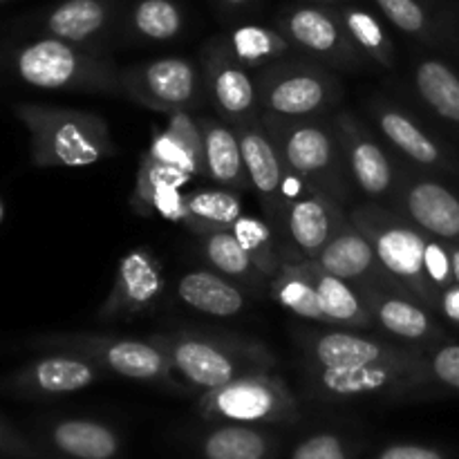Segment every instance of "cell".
I'll use <instances>...</instances> for the list:
<instances>
[{
	"label": "cell",
	"mask_w": 459,
	"mask_h": 459,
	"mask_svg": "<svg viewBox=\"0 0 459 459\" xmlns=\"http://www.w3.org/2000/svg\"><path fill=\"white\" fill-rule=\"evenodd\" d=\"M121 90L148 110L170 115L202 106L206 99L200 65L184 56L134 63L121 70Z\"/></svg>",
	"instance_id": "11"
},
{
	"label": "cell",
	"mask_w": 459,
	"mask_h": 459,
	"mask_svg": "<svg viewBox=\"0 0 459 459\" xmlns=\"http://www.w3.org/2000/svg\"><path fill=\"white\" fill-rule=\"evenodd\" d=\"M0 3H7V0H0Z\"/></svg>",
	"instance_id": "53"
},
{
	"label": "cell",
	"mask_w": 459,
	"mask_h": 459,
	"mask_svg": "<svg viewBox=\"0 0 459 459\" xmlns=\"http://www.w3.org/2000/svg\"><path fill=\"white\" fill-rule=\"evenodd\" d=\"M303 3H316V4H332V7H336V4H343V3H352V0H303Z\"/></svg>",
	"instance_id": "50"
},
{
	"label": "cell",
	"mask_w": 459,
	"mask_h": 459,
	"mask_svg": "<svg viewBox=\"0 0 459 459\" xmlns=\"http://www.w3.org/2000/svg\"><path fill=\"white\" fill-rule=\"evenodd\" d=\"M375 459H451L446 451L426 444H390Z\"/></svg>",
	"instance_id": "45"
},
{
	"label": "cell",
	"mask_w": 459,
	"mask_h": 459,
	"mask_svg": "<svg viewBox=\"0 0 459 459\" xmlns=\"http://www.w3.org/2000/svg\"><path fill=\"white\" fill-rule=\"evenodd\" d=\"M260 121L281 152L285 169L294 178L334 197L339 204L352 200L354 184L332 117L290 119L260 112Z\"/></svg>",
	"instance_id": "3"
},
{
	"label": "cell",
	"mask_w": 459,
	"mask_h": 459,
	"mask_svg": "<svg viewBox=\"0 0 459 459\" xmlns=\"http://www.w3.org/2000/svg\"><path fill=\"white\" fill-rule=\"evenodd\" d=\"M273 437L258 426L215 424L200 439L204 459H272Z\"/></svg>",
	"instance_id": "31"
},
{
	"label": "cell",
	"mask_w": 459,
	"mask_h": 459,
	"mask_svg": "<svg viewBox=\"0 0 459 459\" xmlns=\"http://www.w3.org/2000/svg\"><path fill=\"white\" fill-rule=\"evenodd\" d=\"M178 299L186 307L215 318L238 316L249 300L240 282L222 276L220 272H204V269H195L179 278Z\"/></svg>",
	"instance_id": "24"
},
{
	"label": "cell",
	"mask_w": 459,
	"mask_h": 459,
	"mask_svg": "<svg viewBox=\"0 0 459 459\" xmlns=\"http://www.w3.org/2000/svg\"><path fill=\"white\" fill-rule=\"evenodd\" d=\"M231 231L240 240V245L249 251V255L258 264L260 272L267 278H272L282 264V260H285L281 251H278L276 229L272 227V222H264V220L254 218V215L242 213L231 227Z\"/></svg>",
	"instance_id": "39"
},
{
	"label": "cell",
	"mask_w": 459,
	"mask_h": 459,
	"mask_svg": "<svg viewBox=\"0 0 459 459\" xmlns=\"http://www.w3.org/2000/svg\"><path fill=\"white\" fill-rule=\"evenodd\" d=\"M368 112L375 119L381 137L415 169L442 178H459V152L455 146L426 128L412 112L388 99H370Z\"/></svg>",
	"instance_id": "12"
},
{
	"label": "cell",
	"mask_w": 459,
	"mask_h": 459,
	"mask_svg": "<svg viewBox=\"0 0 459 459\" xmlns=\"http://www.w3.org/2000/svg\"><path fill=\"white\" fill-rule=\"evenodd\" d=\"M0 215H3V206H0Z\"/></svg>",
	"instance_id": "51"
},
{
	"label": "cell",
	"mask_w": 459,
	"mask_h": 459,
	"mask_svg": "<svg viewBox=\"0 0 459 459\" xmlns=\"http://www.w3.org/2000/svg\"><path fill=\"white\" fill-rule=\"evenodd\" d=\"M200 247L206 263L222 276L231 278L249 290H260L264 285L269 287V278L260 272L258 264L254 263L249 251L240 245V240L233 236L231 229L200 236Z\"/></svg>",
	"instance_id": "33"
},
{
	"label": "cell",
	"mask_w": 459,
	"mask_h": 459,
	"mask_svg": "<svg viewBox=\"0 0 459 459\" xmlns=\"http://www.w3.org/2000/svg\"><path fill=\"white\" fill-rule=\"evenodd\" d=\"M224 36H227V43L231 48L233 56L242 65L255 72L281 61V58H287V54L294 49L290 40L276 30V25L247 22V25L233 27Z\"/></svg>",
	"instance_id": "35"
},
{
	"label": "cell",
	"mask_w": 459,
	"mask_h": 459,
	"mask_svg": "<svg viewBox=\"0 0 459 459\" xmlns=\"http://www.w3.org/2000/svg\"><path fill=\"white\" fill-rule=\"evenodd\" d=\"M415 345H394L379 336H366L352 330L309 332L303 339L305 368H350L381 359L402 357Z\"/></svg>",
	"instance_id": "22"
},
{
	"label": "cell",
	"mask_w": 459,
	"mask_h": 459,
	"mask_svg": "<svg viewBox=\"0 0 459 459\" xmlns=\"http://www.w3.org/2000/svg\"><path fill=\"white\" fill-rule=\"evenodd\" d=\"M0 448L7 453H12V455H18V457H27V459L39 457V453H36L34 448H31L30 444L21 437V435L13 433L9 426H4L3 421H0Z\"/></svg>",
	"instance_id": "47"
},
{
	"label": "cell",
	"mask_w": 459,
	"mask_h": 459,
	"mask_svg": "<svg viewBox=\"0 0 459 459\" xmlns=\"http://www.w3.org/2000/svg\"><path fill=\"white\" fill-rule=\"evenodd\" d=\"M236 130L238 139H240L247 178H249V188L258 197L272 227L285 236L287 209H290L287 188H290L291 173L282 164L281 152L273 146L260 117L247 121V124H238Z\"/></svg>",
	"instance_id": "17"
},
{
	"label": "cell",
	"mask_w": 459,
	"mask_h": 459,
	"mask_svg": "<svg viewBox=\"0 0 459 459\" xmlns=\"http://www.w3.org/2000/svg\"><path fill=\"white\" fill-rule=\"evenodd\" d=\"M191 179L193 178L186 170L160 161L146 151L142 160H139L137 178H134V188L133 195H130V206L134 209V213L148 218V215H152V200H155L157 193L164 191V188H182Z\"/></svg>",
	"instance_id": "38"
},
{
	"label": "cell",
	"mask_w": 459,
	"mask_h": 459,
	"mask_svg": "<svg viewBox=\"0 0 459 459\" xmlns=\"http://www.w3.org/2000/svg\"><path fill=\"white\" fill-rule=\"evenodd\" d=\"M412 88L417 97L459 137V72L448 61L437 56H424L412 72Z\"/></svg>",
	"instance_id": "26"
},
{
	"label": "cell",
	"mask_w": 459,
	"mask_h": 459,
	"mask_svg": "<svg viewBox=\"0 0 459 459\" xmlns=\"http://www.w3.org/2000/svg\"><path fill=\"white\" fill-rule=\"evenodd\" d=\"M124 0H61L31 18L40 36L67 40L90 49H103L121 34Z\"/></svg>",
	"instance_id": "16"
},
{
	"label": "cell",
	"mask_w": 459,
	"mask_h": 459,
	"mask_svg": "<svg viewBox=\"0 0 459 459\" xmlns=\"http://www.w3.org/2000/svg\"><path fill=\"white\" fill-rule=\"evenodd\" d=\"M202 79L206 99L215 108L220 119L231 126L247 124L260 117L255 76L247 65L233 56L227 36L220 34L206 40L200 56Z\"/></svg>",
	"instance_id": "15"
},
{
	"label": "cell",
	"mask_w": 459,
	"mask_h": 459,
	"mask_svg": "<svg viewBox=\"0 0 459 459\" xmlns=\"http://www.w3.org/2000/svg\"><path fill=\"white\" fill-rule=\"evenodd\" d=\"M269 294L281 307L290 309L299 318L325 323L321 299L305 260H282L278 272L269 278Z\"/></svg>",
	"instance_id": "30"
},
{
	"label": "cell",
	"mask_w": 459,
	"mask_h": 459,
	"mask_svg": "<svg viewBox=\"0 0 459 459\" xmlns=\"http://www.w3.org/2000/svg\"><path fill=\"white\" fill-rule=\"evenodd\" d=\"M348 218L359 231L366 233L381 267L397 282L399 290L435 312L437 291L430 287L424 272L426 231L415 227L399 211L377 202L354 204L348 211Z\"/></svg>",
	"instance_id": "6"
},
{
	"label": "cell",
	"mask_w": 459,
	"mask_h": 459,
	"mask_svg": "<svg viewBox=\"0 0 459 459\" xmlns=\"http://www.w3.org/2000/svg\"><path fill=\"white\" fill-rule=\"evenodd\" d=\"M385 21L402 34L426 45L442 43L446 31L426 0H375Z\"/></svg>",
	"instance_id": "36"
},
{
	"label": "cell",
	"mask_w": 459,
	"mask_h": 459,
	"mask_svg": "<svg viewBox=\"0 0 459 459\" xmlns=\"http://www.w3.org/2000/svg\"><path fill=\"white\" fill-rule=\"evenodd\" d=\"M336 12H339L352 43L361 49L368 61L385 67V70L397 65V49H394L393 39L370 9L361 7L352 0V3L336 4Z\"/></svg>",
	"instance_id": "34"
},
{
	"label": "cell",
	"mask_w": 459,
	"mask_h": 459,
	"mask_svg": "<svg viewBox=\"0 0 459 459\" xmlns=\"http://www.w3.org/2000/svg\"><path fill=\"white\" fill-rule=\"evenodd\" d=\"M170 220V222H184L186 218V195L179 188H164L152 200V215Z\"/></svg>",
	"instance_id": "44"
},
{
	"label": "cell",
	"mask_w": 459,
	"mask_h": 459,
	"mask_svg": "<svg viewBox=\"0 0 459 459\" xmlns=\"http://www.w3.org/2000/svg\"><path fill=\"white\" fill-rule=\"evenodd\" d=\"M148 339L166 354L186 390H215L249 372L276 366V354L263 341L204 330L157 332Z\"/></svg>",
	"instance_id": "1"
},
{
	"label": "cell",
	"mask_w": 459,
	"mask_h": 459,
	"mask_svg": "<svg viewBox=\"0 0 459 459\" xmlns=\"http://www.w3.org/2000/svg\"><path fill=\"white\" fill-rule=\"evenodd\" d=\"M394 211L411 220L415 227L429 236L439 238L451 245H459V191L453 188L442 175L426 173L408 161H399Z\"/></svg>",
	"instance_id": "13"
},
{
	"label": "cell",
	"mask_w": 459,
	"mask_h": 459,
	"mask_svg": "<svg viewBox=\"0 0 459 459\" xmlns=\"http://www.w3.org/2000/svg\"><path fill=\"white\" fill-rule=\"evenodd\" d=\"M435 314L439 316V321L459 332V282H453L446 290L439 291L437 300H435Z\"/></svg>",
	"instance_id": "46"
},
{
	"label": "cell",
	"mask_w": 459,
	"mask_h": 459,
	"mask_svg": "<svg viewBox=\"0 0 459 459\" xmlns=\"http://www.w3.org/2000/svg\"><path fill=\"white\" fill-rule=\"evenodd\" d=\"M164 287L166 276L161 260L146 247H134L119 258L115 282L97 309V318L103 323L130 321L133 316L148 312L160 300Z\"/></svg>",
	"instance_id": "18"
},
{
	"label": "cell",
	"mask_w": 459,
	"mask_h": 459,
	"mask_svg": "<svg viewBox=\"0 0 459 459\" xmlns=\"http://www.w3.org/2000/svg\"><path fill=\"white\" fill-rule=\"evenodd\" d=\"M31 139V161L40 169L90 166L117 155L108 121L74 108L18 103L13 108Z\"/></svg>",
	"instance_id": "4"
},
{
	"label": "cell",
	"mask_w": 459,
	"mask_h": 459,
	"mask_svg": "<svg viewBox=\"0 0 459 459\" xmlns=\"http://www.w3.org/2000/svg\"><path fill=\"white\" fill-rule=\"evenodd\" d=\"M169 121H166V130L182 143L188 151V155L193 157V161L200 169L202 178L206 175V164H204V133H202L200 119H193L188 110L170 112Z\"/></svg>",
	"instance_id": "40"
},
{
	"label": "cell",
	"mask_w": 459,
	"mask_h": 459,
	"mask_svg": "<svg viewBox=\"0 0 459 459\" xmlns=\"http://www.w3.org/2000/svg\"><path fill=\"white\" fill-rule=\"evenodd\" d=\"M455 36H457V43H459V31H457V34H455Z\"/></svg>",
	"instance_id": "52"
},
{
	"label": "cell",
	"mask_w": 459,
	"mask_h": 459,
	"mask_svg": "<svg viewBox=\"0 0 459 459\" xmlns=\"http://www.w3.org/2000/svg\"><path fill=\"white\" fill-rule=\"evenodd\" d=\"M258 106L263 115L325 117L343 97L341 81L314 58H281L255 72Z\"/></svg>",
	"instance_id": "8"
},
{
	"label": "cell",
	"mask_w": 459,
	"mask_h": 459,
	"mask_svg": "<svg viewBox=\"0 0 459 459\" xmlns=\"http://www.w3.org/2000/svg\"><path fill=\"white\" fill-rule=\"evenodd\" d=\"M332 124H334L336 137L343 148L345 164H348L354 188H359L361 195H366L370 202H393L399 173H402L399 160L388 155L370 126L363 124L352 110L336 112L332 117Z\"/></svg>",
	"instance_id": "14"
},
{
	"label": "cell",
	"mask_w": 459,
	"mask_h": 459,
	"mask_svg": "<svg viewBox=\"0 0 459 459\" xmlns=\"http://www.w3.org/2000/svg\"><path fill=\"white\" fill-rule=\"evenodd\" d=\"M345 220L348 211L343 204L316 188L305 186L287 209L285 236L291 240L294 254L300 260H314L343 227Z\"/></svg>",
	"instance_id": "21"
},
{
	"label": "cell",
	"mask_w": 459,
	"mask_h": 459,
	"mask_svg": "<svg viewBox=\"0 0 459 459\" xmlns=\"http://www.w3.org/2000/svg\"><path fill=\"white\" fill-rule=\"evenodd\" d=\"M444 394H459V341L444 339L424 348L417 399L444 397Z\"/></svg>",
	"instance_id": "37"
},
{
	"label": "cell",
	"mask_w": 459,
	"mask_h": 459,
	"mask_svg": "<svg viewBox=\"0 0 459 459\" xmlns=\"http://www.w3.org/2000/svg\"><path fill=\"white\" fill-rule=\"evenodd\" d=\"M215 3L222 4L224 9H229V12H242V9L254 7L255 0H215Z\"/></svg>",
	"instance_id": "48"
},
{
	"label": "cell",
	"mask_w": 459,
	"mask_h": 459,
	"mask_svg": "<svg viewBox=\"0 0 459 459\" xmlns=\"http://www.w3.org/2000/svg\"><path fill=\"white\" fill-rule=\"evenodd\" d=\"M305 263L312 272L323 314H325V323L348 327V330H370V327H375V318H372L361 290L357 285L330 273L316 260H305Z\"/></svg>",
	"instance_id": "27"
},
{
	"label": "cell",
	"mask_w": 459,
	"mask_h": 459,
	"mask_svg": "<svg viewBox=\"0 0 459 459\" xmlns=\"http://www.w3.org/2000/svg\"><path fill=\"white\" fill-rule=\"evenodd\" d=\"M9 67L22 83L40 90L124 94L121 67L103 49L39 36L9 52Z\"/></svg>",
	"instance_id": "2"
},
{
	"label": "cell",
	"mask_w": 459,
	"mask_h": 459,
	"mask_svg": "<svg viewBox=\"0 0 459 459\" xmlns=\"http://www.w3.org/2000/svg\"><path fill=\"white\" fill-rule=\"evenodd\" d=\"M49 442L70 459H115L121 437L115 429L94 420H61L49 429Z\"/></svg>",
	"instance_id": "28"
},
{
	"label": "cell",
	"mask_w": 459,
	"mask_h": 459,
	"mask_svg": "<svg viewBox=\"0 0 459 459\" xmlns=\"http://www.w3.org/2000/svg\"><path fill=\"white\" fill-rule=\"evenodd\" d=\"M451 263H453V276H455V282H459V245H451Z\"/></svg>",
	"instance_id": "49"
},
{
	"label": "cell",
	"mask_w": 459,
	"mask_h": 459,
	"mask_svg": "<svg viewBox=\"0 0 459 459\" xmlns=\"http://www.w3.org/2000/svg\"><path fill=\"white\" fill-rule=\"evenodd\" d=\"M242 213L240 193L233 188H197L186 193V218L182 224L200 238L231 229Z\"/></svg>",
	"instance_id": "32"
},
{
	"label": "cell",
	"mask_w": 459,
	"mask_h": 459,
	"mask_svg": "<svg viewBox=\"0 0 459 459\" xmlns=\"http://www.w3.org/2000/svg\"><path fill=\"white\" fill-rule=\"evenodd\" d=\"M314 260L323 269H327L330 273H334V276L343 278V281L352 282L357 287L375 285L385 287V290L402 291L397 287V282L388 276V272L381 267L379 258L375 254V247L370 245L366 233L359 231L350 222V218L345 220L343 227L332 236V240L323 247V251Z\"/></svg>",
	"instance_id": "23"
},
{
	"label": "cell",
	"mask_w": 459,
	"mask_h": 459,
	"mask_svg": "<svg viewBox=\"0 0 459 459\" xmlns=\"http://www.w3.org/2000/svg\"><path fill=\"white\" fill-rule=\"evenodd\" d=\"M197 412L213 424H294L300 420L299 399L273 368L249 372L197 399Z\"/></svg>",
	"instance_id": "9"
},
{
	"label": "cell",
	"mask_w": 459,
	"mask_h": 459,
	"mask_svg": "<svg viewBox=\"0 0 459 459\" xmlns=\"http://www.w3.org/2000/svg\"><path fill=\"white\" fill-rule=\"evenodd\" d=\"M184 31L178 0H134L124 13L121 34L133 43H169Z\"/></svg>",
	"instance_id": "29"
},
{
	"label": "cell",
	"mask_w": 459,
	"mask_h": 459,
	"mask_svg": "<svg viewBox=\"0 0 459 459\" xmlns=\"http://www.w3.org/2000/svg\"><path fill=\"white\" fill-rule=\"evenodd\" d=\"M424 272H426V278H429L430 287H433L437 294L455 282V276H453V263H451V247H448V242L439 240V238L435 236H429V233H426Z\"/></svg>",
	"instance_id": "41"
},
{
	"label": "cell",
	"mask_w": 459,
	"mask_h": 459,
	"mask_svg": "<svg viewBox=\"0 0 459 459\" xmlns=\"http://www.w3.org/2000/svg\"><path fill=\"white\" fill-rule=\"evenodd\" d=\"M200 126L204 133V178L238 193L247 191L249 178H247L236 126L220 117H200Z\"/></svg>",
	"instance_id": "25"
},
{
	"label": "cell",
	"mask_w": 459,
	"mask_h": 459,
	"mask_svg": "<svg viewBox=\"0 0 459 459\" xmlns=\"http://www.w3.org/2000/svg\"><path fill=\"white\" fill-rule=\"evenodd\" d=\"M148 152H151L152 157H157L160 161H166V164L186 170L191 178H202L200 169H197V164L193 161V157L188 155L186 148H184L166 128L152 130V142L151 146H148Z\"/></svg>",
	"instance_id": "43"
},
{
	"label": "cell",
	"mask_w": 459,
	"mask_h": 459,
	"mask_svg": "<svg viewBox=\"0 0 459 459\" xmlns=\"http://www.w3.org/2000/svg\"><path fill=\"white\" fill-rule=\"evenodd\" d=\"M290 459H352V448L341 435L316 433L296 444Z\"/></svg>",
	"instance_id": "42"
},
{
	"label": "cell",
	"mask_w": 459,
	"mask_h": 459,
	"mask_svg": "<svg viewBox=\"0 0 459 459\" xmlns=\"http://www.w3.org/2000/svg\"><path fill=\"white\" fill-rule=\"evenodd\" d=\"M39 352H65L97 363L106 375L160 385L170 393H184V384L175 377L166 354L151 339H133L124 334L97 332H65L36 336L30 343Z\"/></svg>",
	"instance_id": "5"
},
{
	"label": "cell",
	"mask_w": 459,
	"mask_h": 459,
	"mask_svg": "<svg viewBox=\"0 0 459 459\" xmlns=\"http://www.w3.org/2000/svg\"><path fill=\"white\" fill-rule=\"evenodd\" d=\"M276 30L290 45L323 65L341 70H363L370 65L361 49L352 43L339 12L332 4H287L273 18Z\"/></svg>",
	"instance_id": "10"
},
{
	"label": "cell",
	"mask_w": 459,
	"mask_h": 459,
	"mask_svg": "<svg viewBox=\"0 0 459 459\" xmlns=\"http://www.w3.org/2000/svg\"><path fill=\"white\" fill-rule=\"evenodd\" d=\"M359 290L375 318V325H379L385 334L420 348L448 339L446 327L437 314L412 296L375 285H359Z\"/></svg>",
	"instance_id": "19"
},
{
	"label": "cell",
	"mask_w": 459,
	"mask_h": 459,
	"mask_svg": "<svg viewBox=\"0 0 459 459\" xmlns=\"http://www.w3.org/2000/svg\"><path fill=\"white\" fill-rule=\"evenodd\" d=\"M103 375L106 372L88 359L65 352H48V357L36 359L4 379V388L22 397H61L90 388L103 379Z\"/></svg>",
	"instance_id": "20"
},
{
	"label": "cell",
	"mask_w": 459,
	"mask_h": 459,
	"mask_svg": "<svg viewBox=\"0 0 459 459\" xmlns=\"http://www.w3.org/2000/svg\"><path fill=\"white\" fill-rule=\"evenodd\" d=\"M424 348L415 345L402 357L381 359L350 368H305L309 397L325 403H350L361 399L411 402L420 397Z\"/></svg>",
	"instance_id": "7"
}]
</instances>
